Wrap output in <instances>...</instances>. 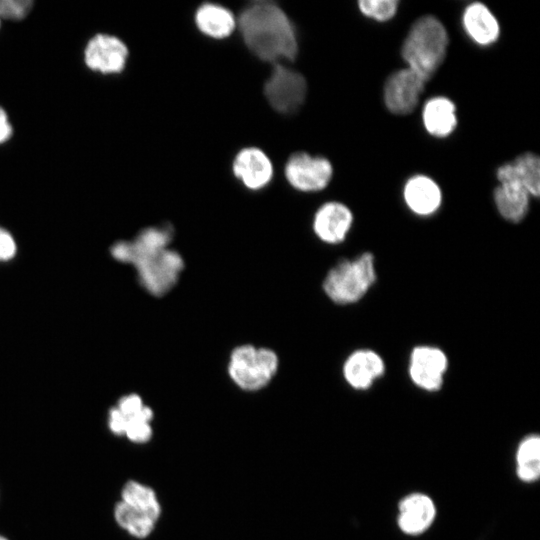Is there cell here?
I'll list each match as a JSON object with an SVG mask.
<instances>
[{"mask_svg": "<svg viewBox=\"0 0 540 540\" xmlns=\"http://www.w3.org/2000/svg\"><path fill=\"white\" fill-rule=\"evenodd\" d=\"M172 235L168 225L149 227L132 241L116 242L110 252L116 260L135 267L147 292L163 296L175 286L184 268L182 256L169 247Z\"/></svg>", "mask_w": 540, "mask_h": 540, "instance_id": "obj_1", "label": "cell"}, {"mask_svg": "<svg viewBox=\"0 0 540 540\" xmlns=\"http://www.w3.org/2000/svg\"><path fill=\"white\" fill-rule=\"evenodd\" d=\"M237 23L246 46L259 59L276 64L296 58L298 43L293 24L276 3H250Z\"/></svg>", "mask_w": 540, "mask_h": 540, "instance_id": "obj_2", "label": "cell"}, {"mask_svg": "<svg viewBox=\"0 0 540 540\" xmlns=\"http://www.w3.org/2000/svg\"><path fill=\"white\" fill-rule=\"evenodd\" d=\"M447 45L448 35L443 24L427 15L412 25L402 46V57L408 68L426 82L442 64Z\"/></svg>", "mask_w": 540, "mask_h": 540, "instance_id": "obj_3", "label": "cell"}, {"mask_svg": "<svg viewBox=\"0 0 540 540\" xmlns=\"http://www.w3.org/2000/svg\"><path fill=\"white\" fill-rule=\"evenodd\" d=\"M375 281L374 255L364 252L354 259H344L333 266L324 278L323 290L336 304H353L367 294Z\"/></svg>", "mask_w": 540, "mask_h": 540, "instance_id": "obj_4", "label": "cell"}, {"mask_svg": "<svg viewBox=\"0 0 540 540\" xmlns=\"http://www.w3.org/2000/svg\"><path fill=\"white\" fill-rule=\"evenodd\" d=\"M278 367L279 358L272 349L243 344L232 350L228 374L240 389L252 392L267 386L276 375Z\"/></svg>", "mask_w": 540, "mask_h": 540, "instance_id": "obj_5", "label": "cell"}, {"mask_svg": "<svg viewBox=\"0 0 540 540\" xmlns=\"http://www.w3.org/2000/svg\"><path fill=\"white\" fill-rule=\"evenodd\" d=\"M153 411L143 403L138 394L121 397L109 410L108 427L118 436H126L131 442L142 444L151 439Z\"/></svg>", "mask_w": 540, "mask_h": 540, "instance_id": "obj_6", "label": "cell"}, {"mask_svg": "<svg viewBox=\"0 0 540 540\" xmlns=\"http://www.w3.org/2000/svg\"><path fill=\"white\" fill-rule=\"evenodd\" d=\"M307 94L304 76L281 63L274 64L264 84V95L274 110L283 114L296 112Z\"/></svg>", "mask_w": 540, "mask_h": 540, "instance_id": "obj_7", "label": "cell"}, {"mask_svg": "<svg viewBox=\"0 0 540 540\" xmlns=\"http://www.w3.org/2000/svg\"><path fill=\"white\" fill-rule=\"evenodd\" d=\"M333 167L324 157L311 156L305 152L292 154L285 164V176L289 184L302 192L324 189L331 181Z\"/></svg>", "mask_w": 540, "mask_h": 540, "instance_id": "obj_8", "label": "cell"}, {"mask_svg": "<svg viewBox=\"0 0 540 540\" xmlns=\"http://www.w3.org/2000/svg\"><path fill=\"white\" fill-rule=\"evenodd\" d=\"M448 368L445 352L435 346L420 345L413 348L408 373L411 381L426 391L439 390Z\"/></svg>", "mask_w": 540, "mask_h": 540, "instance_id": "obj_9", "label": "cell"}, {"mask_svg": "<svg viewBox=\"0 0 540 540\" xmlns=\"http://www.w3.org/2000/svg\"><path fill=\"white\" fill-rule=\"evenodd\" d=\"M129 51L118 37L99 33L93 36L84 50L85 65L102 74H116L124 70Z\"/></svg>", "mask_w": 540, "mask_h": 540, "instance_id": "obj_10", "label": "cell"}, {"mask_svg": "<svg viewBox=\"0 0 540 540\" xmlns=\"http://www.w3.org/2000/svg\"><path fill=\"white\" fill-rule=\"evenodd\" d=\"M425 81L409 68L389 76L384 86V102L390 112L404 115L411 113L418 104Z\"/></svg>", "mask_w": 540, "mask_h": 540, "instance_id": "obj_11", "label": "cell"}, {"mask_svg": "<svg viewBox=\"0 0 540 540\" xmlns=\"http://www.w3.org/2000/svg\"><path fill=\"white\" fill-rule=\"evenodd\" d=\"M353 223V214L344 204L330 201L316 211L313 231L324 243L334 245L343 242Z\"/></svg>", "mask_w": 540, "mask_h": 540, "instance_id": "obj_12", "label": "cell"}, {"mask_svg": "<svg viewBox=\"0 0 540 540\" xmlns=\"http://www.w3.org/2000/svg\"><path fill=\"white\" fill-rule=\"evenodd\" d=\"M232 170L245 187L251 190L264 188L273 177L271 160L256 147L240 150L233 160Z\"/></svg>", "mask_w": 540, "mask_h": 540, "instance_id": "obj_13", "label": "cell"}, {"mask_svg": "<svg viewBox=\"0 0 540 540\" xmlns=\"http://www.w3.org/2000/svg\"><path fill=\"white\" fill-rule=\"evenodd\" d=\"M385 363L382 357L371 349L353 351L342 368L346 382L356 390H365L384 375Z\"/></svg>", "mask_w": 540, "mask_h": 540, "instance_id": "obj_14", "label": "cell"}, {"mask_svg": "<svg viewBox=\"0 0 540 540\" xmlns=\"http://www.w3.org/2000/svg\"><path fill=\"white\" fill-rule=\"evenodd\" d=\"M435 515L436 508L432 499L427 495L414 493L400 502L398 525L404 533L417 535L429 528Z\"/></svg>", "mask_w": 540, "mask_h": 540, "instance_id": "obj_15", "label": "cell"}, {"mask_svg": "<svg viewBox=\"0 0 540 540\" xmlns=\"http://www.w3.org/2000/svg\"><path fill=\"white\" fill-rule=\"evenodd\" d=\"M500 183L513 182L521 185L535 197L540 193V160L531 152L519 155L513 162L501 165L497 169Z\"/></svg>", "mask_w": 540, "mask_h": 540, "instance_id": "obj_16", "label": "cell"}, {"mask_svg": "<svg viewBox=\"0 0 540 540\" xmlns=\"http://www.w3.org/2000/svg\"><path fill=\"white\" fill-rule=\"evenodd\" d=\"M404 200L412 212L428 216L438 210L442 195L439 186L431 178L417 175L407 181Z\"/></svg>", "mask_w": 540, "mask_h": 540, "instance_id": "obj_17", "label": "cell"}, {"mask_svg": "<svg viewBox=\"0 0 540 540\" xmlns=\"http://www.w3.org/2000/svg\"><path fill=\"white\" fill-rule=\"evenodd\" d=\"M194 19L198 30L214 39L230 36L237 26L234 14L228 8L215 3L199 6Z\"/></svg>", "mask_w": 540, "mask_h": 540, "instance_id": "obj_18", "label": "cell"}, {"mask_svg": "<svg viewBox=\"0 0 540 540\" xmlns=\"http://www.w3.org/2000/svg\"><path fill=\"white\" fill-rule=\"evenodd\" d=\"M463 25L468 35L480 45H489L499 37V24L490 10L475 2L466 7Z\"/></svg>", "mask_w": 540, "mask_h": 540, "instance_id": "obj_19", "label": "cell"}, {"mask_svg": "<svg viewBox=\"0 0 540 540\" xmlns=\"http://www.w3.org/2000/svg\"><path fill=\"white\" fill-rule=\"evenodd\" d=\"M530 194L513 182L501 183L494 190V202L500 215L512 223L522 221L529 209Z\"/></svg>", "mask_w": 540, "mask_h": 540, "instance_id": "obj_20", "label": "cell"}, {"mask_svg": "<svg viewBox=\"0 0 540 540\" xmlns=\"http://www.w3.org/2000/svg\"><path fill=\"white\" fill-rule=\"evenodd\" d=\"M423 122L431 135L448 136L455 129L457 123L453 102L445 97L431 98L424 106Z\"/></svg>", "mask_w": 540, "mask_h": 540, "instance_id": "obj_21", "label": "cell"}, {"mask_svg": "<svg viewBox=\"0 0 540 540\" xmlns=\"http://www.w3.org/2000/svg\"><path fill=\"white\" fill-rule=\"evenodd\" d=\"M114 519L122 529L136 538L148 537L158 521L148 513L131 507L121 500L115 505Z\"/></svg>", "mask_w": 540, "mask_h": 540, "instance_id": "obj_22", "label": "cell"}, {"mask_svg": "<svg viewBox=\"0 0 540 540\" xmlns=\"http://www.w3.org/2000/svg\"><path fill=\"white\" fill-rule=\"evenodd\" d=\"M517 475L525 482H533L540 475V438L537 435L525 437L516 453Z\"/></svg>", "mask_w": 540, "mask_h": 540, "instance_id": "obj_23", "label": "cell"}, {"mask_svg": "<svg viewBox=\"0 0 540 540\" xmlns=\"http://www.w3.org/2000/svg\"><path fill=\"white\" fill-rule=\"evenodd\" d=\"M121 501L157 520L160 517L161 506L156 492L140 482L131 480L125 483L121 491Z\"/></svg>", "mask_w": 540, "mask_h": 540, "instance_id": "obj_24", "label": "cell"}, {"mask_svg": "<svg viewBox=\"0 0 540 540\" xmlns=\"http://www.w3.org/2000/svg\"><path fill=\"white\" fill-rule=\"evenodd\" d=\"M360 11L367 17L378 21H386L392 18L398 6L396 0H361L358 2Z\"/></svg>", "mask_w": 540, "mask_h": 540, "instance_id": "obj_25", "label": "cell"}, {"mask_svg": "<svg viewBox=\"0 0 540 540\" xmlns=\"http://www.w3.org/2000/svg\"><path fill=\"white\" fill-rule=\"evenodd\" d=\"M33 5L28 0H0V18L18 20L28 15Z\"/></svg>", "mask_w": 540, "mask_h": 540, "instance_id": "obj_26", "label": "cell"}, {"mask_svg": "<svg viewBox=\"0 0 540 540\" xmlns=\"http://www.w3.org/2000/svg\"><path fill=\"white\" fill-rule=\"evenodd\" d=\"M16 243L13 236L4 228L0 227V261H7L14 257Z\"/></svg>", "mask_w": 540, "mask_h": 540, "instance_id": "obj_27", "label": "cell"}, {"mask_svg": "<svg viewBox=\"0 0 540 540\" xmlns=\"http://www.w3.org/2000/svg\"><path fill=\"white\" fill-rule=\"evenodd\" d=\"M13 133V127L6 111L0 107V144L9 140Z\"/></svg>", "mask_w": 540, "mask_h": 540, "instance_id": "obj_28", "label": "cell"}, {"mask_svg": "<svg viewBox=\"0 0 540 540\" xmlns=\"http://www.w3.org/2000/svg\"><path fill=\"white\" fill-rule=\"evenodd\" d=\"M0 540H8V539L4 537L3 535H0Z\"/></svg>", "mask_w": 540, "mask_h": 540, "instance_id": "obj_29", "label": "cell"}, {"mask_svg": "<svg viewBox=\"0 0 540 540\" xmlns=\"http://www.w3.org/2000/svg\"><path fill=\"white\" fill-rule=\"evenodd\" d=\"M0 26H1V20H0Z\"/></svg>", "mask_w": 540, "mask_h": 540, "instance_id": "obj_30", "label": "cell"}]
</instances>
